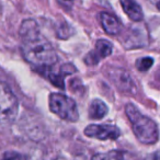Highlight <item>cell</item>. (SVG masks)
Here are the masks:
<instances>
[{
    "mask_svg": "<svg viewBox=\"0 0 160 160\" xmlns=\"http://www.w3.org/2000/svg\"><path fill=\"white\" fill-rule=\"evenodd\" d=\"M153 64V59L151 57H144L140 58L136 62V68L139 71H147L150 69V67Z\"/></svg>",
    "mask_w": 160,
    "mask_h": 160,
    "instance_id": "7c38bea8",
    "label": "cell"
},
{
    "mask_svg": "<svg viewBox=\"0 0 160 160\" xmlns=\"http://www.w3.org/2000/svg\"><path fill=\"white\" fill-rule=\"evenodd\" d=\"M49 109L62 120L76 122L79 118V112L76 102L62 93H52L49 96Z\"/></svg>",
    "mask_w": 160,
    "mask_h": 160,
    "instance_id": "3957f363",
    "label": "cell"
},
{
    "mask_svg": "<svg viewBox=\"0 0 160 160\" xmlns=\"http://www.w3.org/2000/svg\"><path fill=\"white\" fill-rule=\"evenodd\" d=\"M62 1H64V2H71L72 0H62Z\"/></svg>",
    "mask_w": 160,
    "mask_h": 160,
    "instance_id": "2e32d148",
    "label": "cell"
},
{
    "mask_svg": "<svg viewBox=\"0 0 160 160\" xmlns=\"http://www.w3.org/2000/svg\"><path fill=\"white\" fill-rule=\"evenodd\" d=\"M91 160H125V155L122 151H110L107 153H97Z\"/></svg>",
    "mask_w": 160,
    "mask_h": 160,
    "instance_id": "8fae6325",
    "label": "cell"
},
{
    "mask_svg": "<svg viewBox=\"0 0 160 160\" xmlns=\"http://www.w3.org/2000/svg\"><path fill=\"white\" fill-rule=\"evenodd\" d=\"M108 114V107L103 101L96 99L89 107V116L93 120H101Z\"/></svg>",
    "mask_w": 160,
    "mask_h": 160,
    "instance_id": "30bf717a",
    "label": "cell"
},
{
    "mask_svg": "<svg viewBox=\"0 0 160 160\" xmlns=\"http://www.w3.org/2000/svg\"><path fill=\"white\" fill-rule=\"evenodd\" d=\"M85 135L100 140L118 139L121 135L118 127L107 124H91L85 128Z\"/></svg>",
    "mask_w": 160,
    "mask_h": 160,
    "instance_id": "8992f818",
    "label": "cell"
},
{
    "mask_svg": "<svg viewBox=\"0 0 160 160\" xmlns=\"http://www.w3.org/2000/svg\"><path fill=\"white\" fill-rule=\"evenodd\" d=\"M22 38L21 52L29 64L40 70H47L57 62V54L53 45L38 31L34 20H24L20 28Z\"/></svg>",
    "mask_w": 160,
    "mask_h": 160,
    "instance_id": "6da1fadb",
    "label": "cell"
},
{
    "mask_svg": "<svg viewBox=\"0 0 160 160\" xmlns=\"http://www.w3.org/2000/svg\"><path fill=\"white\" fill-rule=\"evenodd\" d=\"M100 22L102 25L103 30L110 35H118L122 30V24L120 20L116 17L108 13V12H101L100 16Z\"/></svg>",
    "mask_w": 160,
    "mask_h": 160,
    "instance_id": "ba28073f",
    "label": "cell"
},
{
    "mask_svg": "<svg viewBox=\"0 0 160 160\" xmlns=\"http://www.w3.org/2000/svg\"><path fill=\"white\" fill-rule=\"evenodd\" d=\"M107 73L109 79L113 85L125 93H133L136 90V86L132 76L127 70L120 67H109L107 69Z\"/></svg>",
    "mask_w": 160,
    "mask_h": 160,
    "instance_id": "5b68a950",
    "label": "cell"
},
{
    "mask_svg": "<svg viewBox=\"0 0 160 160\" xmlns=\"http://www.w3.org/2000/svg\"><path fill=\"white\" fill-rule=\"evenodd\" d=\"M147 160H160V150L156 151V152H153L152 155H150L148 158H147Z\"/></svg>",
    "mask_w": 160,
    "mask_h": 160,
    "instance_id": "5bb4252c",
    "label": "cell"
},
{
    "mask_svg": "<svg viewBox=\"0 0 160 160\" xmlns=\"http://www.w3.org/2000/svg\"><path fill=\"white\" fill-rule=\"evenodd\" d=\"M0 160H27L24 155L17 151H7L2 155Z\"/></svg>",
    "mask_w": 160,
    "mask_h": 160,
    "instance_id": "4fadbf2b",
    "label": "cell"
},
{
    "mask_svg": "<svg viewBox=\"0 0 160 160\" xmlns=\"http://www.w3.org/2000/svg\"><path fill=\"white\" fill-rule=\"evenodd\" d=\"M123 10L126 16L134 22H139L142 20V11L140 6L136 2V0H120Z\"/></svg>",
    "mask_w": 160,
    "mask_h": 160,
    "instance_id": "9c48e42d",
    "label": "cell"
},
{
    "mask_svg": "<svg viewBox=\"0 0 160 160\" xmlns=\"http://www.w3.org/2000/svg\"><path fill=\"white\" fill-rule=\"evenodd\" d=\"M113 51V46L112 44L107 40H99L96 43V47L93 51H91L89 54H87V56L85 57V62L87 65L93 66L97 65L101 59L108 57L112 54Z\"/></svg>",
    "mask_w": 160,
    "mask_h": 160,
    "instance_id": "52a82bcc",
    "label": "cell"
},
{
    "mask_svg": "<svg viewBox=\"0 0 160 160\" xmlns=\"http://www.w3.org/2000/svg\"><path fill=\"white\" fill-rule=\"evenodd\" d=\"M149 1L151 2V5L155 6V7L160 11V0H149Z\"/></svg>",
    "mask_w": 160,
    "mask_h": 160,
    "instance_id": "9a60e30c",
    "label": "cell"
},
{
    "mask_svg": "<svg viewBox=\"0 0 160 160\" xmlns=\"http://www.w3.org/2000/svg\"><path fill=\"white\" fill-rule=\"evenodd\" d=\"M17 97L5 82H0V124H11L18 114Z\"/></svg>",
    "mask_w": 160,
    "mask_h": 160,
    "instance_id": "277c9868",
    "label": "cell"
},
{
    "mask_svg": "<svg viewBox=\"0 0 160 160\" xmlns=\"http://www.w3.org/2000/svg\"><path fill=\"white\" fill-rule=\"evenodd\" d=\"M125 113L131 122L136 138L142 144L153 145L159 140V129L155 121L142 114L133 104L125 107Z\"/></svg>",
    "mask_w": 160,
    "mask_h": 160,
    "instance_id": "7a4b0ae2",
    "label": "cell"
}]
</instances>
